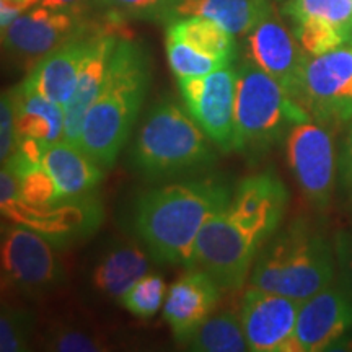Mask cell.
Returning a JSON list of instances; mask_svg holds the SVG:
<instances>
[{
  "label": "cell",
  "mask_w": 352,
  "mask_h": 352,
  "mask_svg": "<svg viewBox=\"0 0 352 352\" xmlns=\"http://www.w3.org/2000/svg\"><path fill=\"white\" fill-rule=\"evenodd\" d=\"M15 109L16 140L36 139L44 147L64 140L65 108L21 85L10 90Z\"/></svg>",
  "instance_id": "cell-22"
},
{
  "label": "cell",
  "mask_w": 352,
  "mask_h": 352,
  "mask_svg": "<svg viewBox=\"0 0 352 352\" xmlns=\"http://www.w3.org/2000/svg\"><path fill=\"white\" fill-rule=\"evenodd\" d=\"M43 165L54 179L60 201L91 195L103 178V168L83 148L67 140L50 145Z\"/></svg>",
  "instance_id": "cell-20"
},
{
  "label": "cell",
  "mask_w": 352,
  "mask_h": 352,
  "mask_svg": "<svg viewBox=\"0 0 352 352\" xmlns=\"http://www.w3.org/2000/svg\"><path fill=\"white\" fill-rule=\"evenodd\" d=\"M352 329V294L328 285L300 305L296 341L298 352L328 351Z\"/></svg>",
  "instance_id": "cell-16"
},
{
  "label": "cell",
  "mask_w": 352,
  "mask_h": 352,
  "mask_svg": "<svg viewBox=\"0 0 352 352\" xmlns=\"http://www.w3.org/2000/svg\"><path fill=\"white\" fill-rule=\"evenodd\" d=\"M236 78L239 70L230 65L208 76L178 78L189 114L223 152L233 151L235 144Z\"/></svg>",
  "instance_id": "cell-11"
},
{
  "label": "cell",
  "mask_w": 352,
  "mask_h": 352,
  "mask_svg": "<svg viewBox=\"0 0 352 352\" xmlns=\"http://www.w3.org/2000/svg\"><path fill=\"white\" fill-rule=\"evenodd\" d=\"M44 349L59 352L108 351L109 342L103 333L78 324H56L43 341Z\"/></svg>",
  "instance_id": "cell-30"
},
{
  "label": "cell",
  "mask_w": 352,
  "mask_h": 352,
  "mask_svg": "<svg viewBox=\"0 0 352 352\" xmlns=\"http://www.w3.org/2000/svg\"><path fill=\"white\" fill-rule=\"evenodd\" d=\"M334 253L340 267V284L352 294V230L338 233L334 240Z\"/></svg>",
  "instance_id": "cell-34"
},
{
  "label": "cell",
  "mask_w": 352,
  "mask_h": 352,
  "mask_svg": "<svg viewBox=\"0 0 352 352\" xmlns=\"http://www.w3.org/2000/svg\"><path fill=\"white\" fill-rule=\"evenodd\" d=\"M283 13L296 21L316 19L323 20L352 41V0H285Z\"/></svg>",
  "instance_id": "cell-26"
},
{
  "label": "cell",
  "mask_w": 352,
  "mask_h": 352,
  "mask_svg": "<svg viewBox=\"0 0 352 352\" xmlns=\"http://www.w3.org/2000/svg\"><path fill=\"white\" fill-rule=\"evenodd\" d=\"M289 202V191L272 171L248 176L233 191L227 214L236 226L264 245L277 232Z\"/></svg>",
  "instance_id": "cell-14"
},
{
  "label": "cell",
  "mask_w": 352,
  "mask_h": 352,
  "mask_svg": "<svg viewBox=\"0 0 352 352\" xmlns=\"http://www.w3.org/2000/svg\"><path fill=\"white\" fill-rule=\"evenodd\" d=\"M16 152L15 109L10 90L3 91L0 100V160L2 165Z\"/></svg>",
  "instance_id": "cell-33"
},
{
  "label": "cell",
  "mask_w": 352,
  "mask_h": 352,
  "mask_svg": "<svg viewBox=\"0 0 352 352\" xmlns=\"http://www.w3.org/2000/svg\"><path fill=\"white\" fill-rule=\"evenodd\" d=\"M338 168H340L342 188L352 195V121L349 129H347L344 144H342L340 160H338Z\"/></svg>",
  "instance_id": "cell-35"
},
{
  "label": "cell",
  "mask_w": 352,
  "mask_h": 352,
  "mask_svg": "<svg viewBox=\"0 0 352 352\" xmlns=\"http://www.w3.org/2000/svg\"><path fill=\"white\" fill-rule=\"evenodd\" d=\"M151 77V57L142 44L118 38L103 88L88 109L80 132V148L103 170L114 165L129 139Z\"/></svg>",
  "instance_id": "cell-2"
},
{
  "label": "cell",
  "mask_w": 352,
  "mask_h": 352,
  "mask_svg": "<svg viewBox=\"0 0 352 352\" xmlns=\"http://www.w3.org/2000/svg\"><path fill=\"white\" fill-rule=\"evenodd\" d=\"M90 32L94 30L85 15L52 10L39 3L2 28V46L12 60L30 72L44 56Z\"/></svg>",
  "instance_id": "cell-9"
},
{
  "label": "cell",
  "mask_w": 352,
  "mask_h": 352,
  "mask_svg": "<svg viewBox=\"0 0 352 352\" xmlns=\"http://www.w3.org/2000/svg\"><path fill=\"white\" fill-rule=\"evenodd\" d=\"M96 0H41V6L52 8V10H63L77 13V15H85L95 8Z\"/></svg>",
  "instance_id": "cell-36"
},
{
  "label": "cell",
  "mask_w": 352,
  "mask_h": 352,
  "mask_svg": "<svg viewBox=\"0 0 352 352\" xmlns=\"http://www.w3.org/2000/svg\"><path fill=\"white\" fill-rule=\"evenodd\" d=\"M95 33L96 32H90L70 39L47 56H44L30 70L20 85L30 91H36L65 108V104L69 103L76 91L82 63L85 59L88 46H90V39Z\"/></svg>",
  "instance_id": "cell-19"
},
{
  "label": "cell",
  "mask_w": 352,
  "mask_h": 352,
  "mask_svg": "<svg viewBox=\"0 0 352 352\" xmlns=\"http://www.w3.org/2000/svg\"><path fill=\"white\" fill-rule=\"evenodd\" d=\"M300 302L250 285L241 298L240 318L248 349L254 352H298L296 341Z\"/></svg>",
  "instance_id": "cell-13"
},
{
  "label": "cell",
  "mask_w": 352,
  "mask_h": 352,
  "mask_svg": "<svg viewBox=\"0 0 352 352\" xmlns=\"http://www.w3.org/2000/svg\"><path fill=\"white\" fill-rule=\"evenodd\" d=\"M33 328V311L25 305L6 302L3 298L0 310V351L21 352L28 349Z\"/></svg>",
  "instance_id": "cell-29"
},
{
  "label": "cell",
  "mask_w": 352,
  "mask_h": 352,
  "mask_svg": "<svg viewBox=\"0 0 352 352\" xmlns=\"http://www.w3.org/2000/svg\"><path fill=\"white\" fill-rule=\"evenodd\" d=\"M274 12L270 0H182L175 8V19L204 16L232 33L248 34Z\"/></svg>",
  "instance_id": "cell-23"
},
{
  "label": "cell",
  "mask_w": 352,
  "mask_h": 352,
  "mask_svg": "<svg viewBox=\"0 0 352 352\" xmlns=\"http://www.w3.org/2000/svg\"><path fill=\"white\" fill-rule=\"evenodd\" d=\"M263 245L230 219L227 209L204 223L195 246L191 267L212 277L220 289H240L252 274Z\"/></svg>",
  "instance_id": "cell-7"
},
{
  "label": "cell",
  "mask_w": 352,
  "mask_h": 352,
  "mask_svg": "<svg viewBox=\"0 0 352 352\" xmlns=\"http://www.w3.org/2000/svg\"><path fill=\"white\" fill-rule=\"evenodd\" d=\"M148 254L147 248L131 241L113 245L95 264L91 285L100 296L120 302L132 285L148 274Z\"/></svg>",
  "instance_id": "cell-21"
},
{
  "label": "cell",
  "mask_w": 352,
  "mask_h": 352,
  "mask_svg": "<svg viewBox=\"0 0 352 352\" xmlns=\"http://www.w3.org/2000/svg\"><path fill=\"white\" fill-rule=\"evenodd\" d=\"M220 290V285L208 272L196 267H189L170 285L164 303V318L176 341L183 344L212 315Z\"/></svg>",
  "instance_id": "cell-17"
},
{
  "label": "cell",
  "mask_w": 352,
  "mask_h": 352,
  "mask_svg": "<svg viewBox=\"0 0 352 352\" xmlns=\"http://www.w3.org/2000/svg\"><path fill=\"white\" fill-rule=\"evenodd\" d=\"M334 254L320 232L297 220L263 245L250 285L303 303L333 284Z\"/></svg>",
  "instance_id": "cell-3"
},
{
  "label": "cell",
  "mask_w": 352,
  "mask_h": 352,
  "mask_svg": "<svg viewBox=\"0 0 352 352\" xmlns=\"http://www.w3.org/2000/svg\"><path fill=\"white\" fill-rule=\"evenodd\" d=\"M287 164L300 191L315 208H327L336 179V151L328 124L320 121L298 122L285 138Z\"/></svg>",
  "instance_id": "cell-10"
},
{
  "label": "cell",
  "mask_w": 352,
  "mask_h": 352,
  "mask_svg": "<svg viewBox=\"0 0 352 352\" xmlns=\"http://www.w3.org/2000/svg\"><path fill=\"white\" fill-rule=\"evenodd\" d=\"M277 2H285V0H277Z\"/></svg>",
  "instance_id": "cell-37"
},
{
  "label": "cell",
  "mask_w": 352,
  "mask_h": 352,
  "mask_svg": "<svg viewBox=\"0 0 352 352\" xmlns=\"http://www.w3.org/2000/svg\"><path fill=\"white\" fill-rule=\"evenodd\" d=\"M250 60L270 74L294 100L300 88L302 69L308 54L290 30L277 15L276 8L248 33Z\"/></svg>",
  "instance_id": "cell-15"
},
{
  "label": "cell",
  "mask_w": 352,
  "mask_h": 352,
  "mask_svg": "<svg viewBox=\"0 0 352 352\" xmlns=\"http://www.w3.org/2000/svg\"><path fill=\"white\" fill-rule=\"evenodd\" d=\"M179 2L182 0H96L95 10L104 12L111 21L145 20L171 23Z\"/></svg>",
  "instance_id": "cell-27"
},
{
  "label": "cell",
  "mask_w": 352,
  "mask_h": 352,
  "mask_svg": "<svg viewBox=\"0 0 352 352\" xmlns=\"http://www.w3.org/2000/svg\"><path fill=\"white\" fill-rule=\"evenodd\" d=\"M3 217L41 233L52 245H69L94 233L103 220V209L95 196L59 201L56 204L30 206L20 196L0 199Z\"/></svg>",
  "instance_id": "cell-12"
},
{
  "label": "cell",
  "mask_w": 352,
  "mask_h": 352,
  "mask_svg": "<svg viewBox=\"0 0 352 352\" xmlns=\"http://www.w3.org/2000/svg\"><path fill=\"white\" fill-rule=\"evenodd\" d=\"M118 38L111 30L103 32L98 30L90 39L85 59L82 63L80 74L76 91L72 98L65 104V129L64 140L78 145L80 147V132L88 109L95 103L96 96L103 88L104 78H107L109 59H111L113 50L116 46Z\"/></svg>",
  "instance_id": "cell-18"
},
{
  "label": "cell",
  "mask_w": 352,
  "mask_h": 352,
  "mask_svg": "<svg viewBox=\"0 0 352 352\" xmlns=\"http://www.w3.org/2000/svg\"><path fill=\"white\" fill-rule=\"evenodd\" d=\"M165 44L170 69L176 78L208 76L210 72L230 65L226 60L217 59V57L202 54L182 39L168 36V34H166Z\"/></svg>",
  "instance_id": "cell-28"
},
{
  "label": "cell",
  "mask_w": 352,
  "mask_h": 352,
  "mask_svg": "<svg viewBox=\"0 0 352 352\" xmlns=\"http://www.w3.org/2000/svg\"><path fill=\"white\" fill-rule=\"evenodd\" d=\"M311 114L276 78L253 63L239 69L233 151L250 157L267 152Z\"/></svg>",
  "instance_id": "cell-5"
},
{
  "label": "cell",
  "mask_w": 352,
  "mask_h": 352,
  "mask_svg": "<svg viewBox=\"0 0 352 352\" xmlns=\"http://www.w3.org/2000/svg\"><path fill=\"white\" fill-rule=\"evenodd\" d=\"M166 34L182 39L202 54L217 57L228 64L235 56V36L223 26L204 16L176 19L168 25Z\"/></svg>",
  "instance_id": "cell-24"
},
{
  "label": "cell",
  "mask_w": 352,
  "mask_h": 352,
  "mask_svg": "<svg viewBox=\"0 0 352 352\" xmlns=\"http://www.w3.org/2000/svg\"><path fill=\"white\" fill-rule=\"evenodd\" d=\"M166 285L164 277L158 274H145L121 297V307L139 318H151L164 307L166 298Z\"/></svg>",
  "instance_id": "cell-31"
},
{
  "label": "cell",
  "mask_w": 352,
  "mask_h": 352,
  "mask_svg": "<svg viewBox=\"0 0 352 352\" xmlns=\"http://www.w3.org/2000/svg\"><path fill=\"white\" fill-rule=\"evenodd\" d=\"M297 101L324 124L352 121V47L308 56Z\"/></svg>",
  "instance_id": "cell-8"
},
{
  "label": "cell",
  "mask_w": 352,
  "mask_h": 352,
  "mask_svg": "<svg viewBox=\"0 0 352 352\" xmlns=\"http://www.w3.org/2000/svg\"><path fill=\"white\" fill-rule=\"evenodd\" d=\"M41 233L13 223L2 230V287L28 298L47 296L65 280L63 263Z\"/></svg>",
  "instance_id": "cell-6"
},
{
  "label": "cell",
  "mask_w": 352,
  "mask_h": 352,
  "mask_svg": "<svg viewBox=\"0 0 352 352\" xmlns=\"http://www.w3.org/2000/svg\"><path fill=\"white\" fill-rule=\"evenodd\" d=\"M232 196L233 189L214 178L165 184L135 202L134 228L155 261L191 267L197 235Z\"/></svg>",
  "instance_id": "cell-1"
},
{
  "label": "cell",
  "mask_w": 352,
  "mask_h": 352,
  "mask_svg": "<svg viewBox=\"0 0 352 352\" xmlns=\"http://www.w3.org/2000/svg\"><path fill=\"white\" fill-rule=\"evenodd\" d=\"M294 34L308 56L327 54L346 43V39L334 26L316 19L296 21Z\"/></svg>",
  "instance_id": "cell-32"
},
{
  "label": "cell",
  "mask_w": 352,
  "mask_h": 352,
  "mask_svg": "<svg viewBox=\"0 0 352 352\" xmlns=\"http://www.w3.org/2000/svg\"><path fill=\"white\" fill-rule=\"evenodd\" d=\"M212 139L195 118L164 100L148 109L131 147V165L145 178L196 173L214 165Z\"/></svg>",
  "instance_id": "cell-4"
},
{
  "label": "cell",
  "mask_w": 352,
  "mask_h": 352,
  "mask_svg": "<svg viewBox=\"0 0 352 352\" xmlns=\"http://www.w3.org/2000/svg\"><path fill=\"white\" fill-rule=\"evenodd\" d=\"M183 344L196 352L250 351L241 318L232 311L210 315Z\"/></svg>",
  "instance_id": "cell-25"
}]
</instances>
